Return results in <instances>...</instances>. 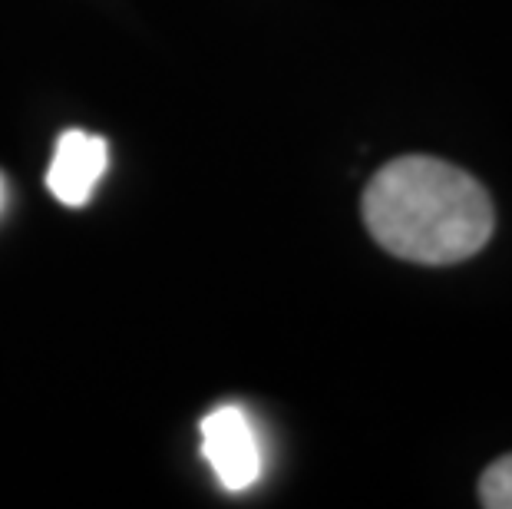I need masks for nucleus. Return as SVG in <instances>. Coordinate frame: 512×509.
Listing matches in <instances>:
<instances>
[{
    "label": "nucleus",
    "mask_w": 512,
    "mask_h": 509,
    "mask_svg": "<svg viewBox=\"0 0 512 509\" xmlns=\"http://www.w3.org/2000/svg\"><path fill=\"white\" fill-rule=\"evenodd\" d=\"M361 212L370 238L413 265L466 262L483 252L496 229L483 182L433 156H400L377 169Z\"/></svg>",
    "instance_id": "nucleus-1"
},
{
    "label": "nucleus",
    "mask_w": 512,
    "mask_h": 509,
    "mask_svg": "<svg viewBox=\"0 0 512 509\" xmlns=\"http://www.w3.org/2000/svg\"><path fill=\"white\" fill-rule=\"evenodd\" d=\"M202 453L228 493L252 490L261 476V443L242 407L225 404L202 417Z\"/></svg>",
    "instance_id": "nucleus-2"
},
{
    "label": "nucleus",
    "mask_w": 512,
    "mask_h": 509,
    "mask_svg": "<svg viewBox=\"0 0 512 509\" xmlns=\"http://www.w3.org/2000/svg\"><path fill=\"white\" fill-rule=\"evenodd\" d=\"M106 166H110V146L103 136L67 129L57 139V153L47 169V189L67 209H83L100 186Z\"/></svg>",
    "instance_id": "nucleus-3"
},
{
    "label": "nucleus",
    "mask_w": 512,
    "mask_h": 509,
    "mask_svg": "<svg viewBox=\"0 0 512 509\" xmlns=\"http://www.w3.org/2000/svg\"><path fill=\"white\" fill-rule=\"evenodd\" d=\"M479 503L486 509H512V453L489 463L479 476Z\"/></svg>",
    "instance_id": "nucleus-4"
},
{
    "label": "nucleus",
    "mask_w": 512,
    "mask_h": 509,
    "mask_svg": "<svg viewBox=\"0 0 512 509\" xmlns=\"http://www.w3.org/2000/svg\"><path fill=\"white\" fill-rule=\"evenodd\" d=\"M0 202H4V179H0Z\"/></svg>",
    "instance_id": "nucleus-5"
}]
</instances>
